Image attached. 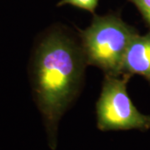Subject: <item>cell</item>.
Returning a JSON list of instances; mask_svg holds the SVG:
<instances>
[{"label":"cell","instance_id":"cell-2","mask_svg":"<svg viewBox=\"0 0 150 150\" xmlns=\"http://www.w3.org/2000/svg\"><path fill=\"white\" fill-rule=\"evenodd\" d=\"M137 33L116 14H94L91 24L79 31L87 64L98 68L105 75H122L124 55Z\"/></svg>","mask_w":150,"mask_h":150},{"label":"cell","instance_id":"cell-6","mask_svg":"<svg viewBox=\"0 0 150 150\" xmlns=\"http://www.w3.org/2000/svg\"><path fill=\"white\" fill-rule=\"evenodd\" d=\"M139 9L145 22L150 28V0H129Z\"/></svg>","mask_w":150,"mask_h":150},{"label":"cell","instance_id":"cell-1","mask_svg":"<svg viewBox=\"0 0 150 150\" xmlns=\"http://www.w3.org/2000/svg\"><path fill=\"white\" fill-rule=\"evenodd\" d=\"M87 65L81 43L64 29H52L38 45L33 91L52 150L57 149L59 122L79 94Z\"/></svg>","mask_w":150,"mask_h":150},{"label":"cell","instance_id":"cell-4","mask_svg":"<svg viewBox=\"0 0 150 150\" xmlns=\"http://www.w3.org/2000/svg\"><path fill=\"white\" fill-rule=\"evenodd\" d=\"M122 74H137L150 82V32L144 35L137 33L124 55Z\"/></svg>","mask_w":150,"mask_h":150},{"label":"cell","instance_id":"cell-5","mask_svg":"<svg viewBox=\"0 0 150 150\" xmlns=\"http://www.w3.org/2000/svg\"><path fill=\"white\" fill-rule=\"evenodd\" d=\"M98 4V0H60L58 6L72 5L80 9L90 12L91 13H94Z\"/></svg>","mask_w":150,"mask_h":150},{"label":"cell","instance_id":"cell-3","mask_svg":"<svg viewBox=\"0 0 150 150\" xmlns=\"http://www.w3.org/2000/svg\"><path fill=\"white\" fill-rule=\"evenodd\" d=\"M130 75H105L96 103L97 127L100 131L150 129V115L140 112L127 90Z\"/></svg>","mask_w":150,"mask_h":150}]
</instances>
